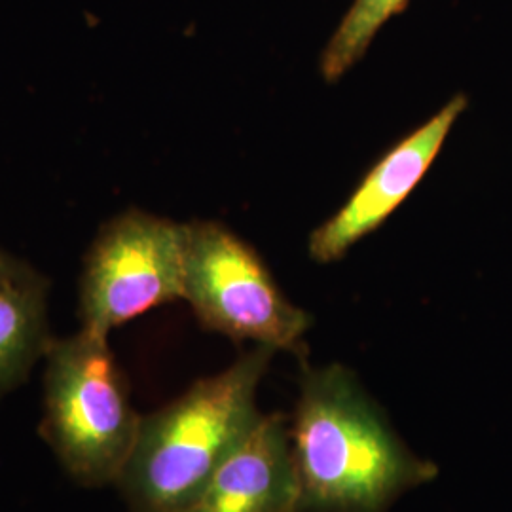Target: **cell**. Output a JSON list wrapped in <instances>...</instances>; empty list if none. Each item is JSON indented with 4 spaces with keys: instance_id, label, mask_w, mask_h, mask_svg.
Instances as JSON below:
<instances>
[{
    "instance_id": "obj_5",
    "label": "cell",
    "mask_w": 512,
    "mask_h": 512,
    "mask_svg": "<svg viewBox=\"0 0 512 512\" xmlns=\"http://www.w3.org/2000/svg\"><path fill=\"white\" fill-rule=\"evenodd\" d=\"M184 294V224L129 209L107 222L80 279L82 329L110 332Z\"/></svg>"
},
{
    "instance_id": "obj_3",
    "label": "cell",
    "mask_w": 512,
    "mask_h": 512,
    "mask_svg": "<svg viewBox=\"0 0 512 512\" xmlns=\"http://www.w3.org/2000/svg\"><path fill=\"white\" fill-rule=\"evenodd\" d=\"M44 359L42 439L78 484H116L128 465L143 416L131 404L109 336L80 329L52 340Z\"/></svg>"
},
{
    "instance_id": "obj_2",
    "label": "cell",
    "mask_w": 512,
    "mask_h": 512,
    "mask_svg": "<svg viewBox=\"0 0 512 512\" xmlns=\"http://www.w3.org/2000/svg\"><path fill=\"white\" fill-rule=\"evenodd\" d=\"M274 353L255 346L141 418L128 465L116 482L131 512H188L260 420L258 385Z\"/></svg>"
},
{
    "instance_id": "obj_8",
    "label": "cell",
    "mask_w": 512,
    "mask_h": 512,
    "mask_svg": "<svg viewBox=\"0 0 512 512\" xmlns=\"http://www.w3.org/2000/svg\"><path fill=\"white\" fill-rule=\"evenodd\" d=\"M50 342L44 279L31 272L0 283V397L25 382Z\"/></svg>"
},
{
    "instance_id": "obj_1",
    "label": "cell",
    "mask_w": 512,
    "mask_h": 512,
    "mask_svg": "<svg viewBox=\"0 0 512 512\" xmlns=\"http://www.w3.org/2000/svg\"><path fill=\"white\" fill-rule=\"evenodd\" d=\"M289 431L302 512H387L439 475L399 439L344 365L304 372Z\"/></svg>"
},
{
    "instance_id": "obj_7",
    "label": "cell",
    "mask_w": 512,
    "mask_h": 512,
    "mask_svg": "<svg viewBox=\"0 0 512 512\" xmlns=\"http://www.w3.org/2000/svg\"><path fill=\"white\" fill-rule=\"evenodd\" d=\"M188 512H302L289 421L262 414Z\"/></svg>"
},
{
    "instance_id": "obj_6",
    "label": "cell",
    "mask_w": 512,
    "mask_h": 512,
    "mask_svg": "<svg viewBox=\"0 0 512 512\" xmlns=\"http://www.w3.org/2000/svg\"><path fill=\"white\" fill-rule=\"evenodd\" d=\"M465 109L467 97L459 93L429 122L389 148L342 209L313 230L308 241L311 258L319 264L340 260L357 241L378 230L427 175Z\"/></svg>"
},
{
    "instance_id": "obj_4",
    "label": "cell",
    "mask_w": 512,
    "mask_h": 512,
    "mask_svg": "<svg viewBox=\"0 0 512 512\" xmlns=\"http://www.w3.org/2000/svg\"><path fill=\"white\" fill-rule=\"evenodd\" d=\"M183 300L205 329L275 351H298L311 325L255 249L213 220L184 224Z\"/></svg>"
},
{
    "instance_id": "obj_9",
    "label": "cell",
    "mask_w": 512,
    "mask_h": 512,
    "mask_svg": "<svg viewBox=\"0 0 512 512\" xmlns=\"http://www.w3.org/2000/svg\"><path fill=\"white\" fill-rule=\"evenodd\" d=\"M408 0H353L321 55V74L338 82L368 52L385 23L399 16Z\"/></svg>"
},
{
    "instance_id": "obj_10",
    "label": "cell",
    "mask_w": 512,
    "mask_h": 512,
    "mask_svg": "<svg viewBox=\"0 0 512 512\" xmlns=\"http://www.w3.org/2000/svg\"><path fill=\"white\" fill-rule=\"evenodd\" d=\"M31 272H33V270H31L27 264L19 262L16 256L8 255L6 251L0 249V283L18 279V277L31 274Z\"/></svg>"
}]
</instances>
